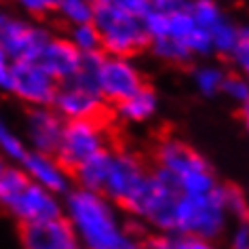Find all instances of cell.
I'll return each instance as SVG.
<instances>
[{
	"mask_svg": "<svg viewBox=\"0 0 249 249\" xmlns=\"http://www.w3.org/2000/svg\"><path fill=\"white\" fill-rule=\"evenodd\" d=\"M68 222L87 249H116L124 234L118 228L108 198L97 192L74 190L68 195Z\"/></svg>",
	"mask_w": 249,
	"mask_h": 249,
	"instance_id": "1",
	"label": "cell"
},
{
	"mask_svg": "<svg viewBox=\"0 0 249 249\" xmlns=\"http://www.w3.org/2000/svg\"><path fill=\"white\" fill-rule=\"evenodd\" d=\"M154 169L165 173L179 195H205L217 186L207 160L178 138L160 140L154 148Z\"/></svg>",
	"mask_w": 249,
	"mask_h": 249,
	"instance_id": "2",
	"label": "cell"
},
{
	"mask_svg": "<svg viewBox=\"0 0 249 249\" xmlns=\"http://www.w3.org/2000/svg\"><path fill=\"white\" fill-rule=\"evenodd\" d=\"M0 207L13 213L21 224L61 215L55 195L28 178L17 167H4L0 173Z\"/></svg>",
	"mask_w": 249,
	"mask_h": 249,
	"instance_id": "3",
	"label": "cell"
},
{
	"mask_svg": "<svg viewBox=\"0 0 249 249\" xmlns=\"http://www.w3.org/2000/svg\"><path fill=\"white\" fill-rule=\"evenodd\" d=\"M91 23L95 26L99 40H102V53L110 57L127 59L131 55L142 53L150 45L142 19L124 13L114 2L93 7Z\"/></svg>",
	"mask_w": 249,
	"mask_h": 249,
	"instance_id": "4",
	"label": "cell"
},
{
	"mask_svg": "<svg viewBox=\"0 0 249 249\" xmlns=\"http://www.w3.org/2000/svg\"><path fill=\"white\" fill-rule=\"evenodd\" d=\"M226 215L217 186L205 195H179L173 207V234L211 241L226 226Z\"/></svg>",
	"mask_w": 249,
	"mask_h": 249,
	"instance_id": "5",
	"label": "cell"
},
{
	"mask_svg": "<svg viewBox=\"0 0 249 249\" xmlns=\"http://www.w3.org/2000/svg\"><path fill=\"white\" fill-rule=\"evenodd\" d=\"M108 131L110 127H102L91 121H66L57 150L53 154L55 163L72 178L87 159L110 146Z\"/></svg>",
	"mask_w": 249,
	"mask_h": 249,
	"instance_id": "6",
	"label": "cell"
},
{
	"mask_svg": "<svg viewBox=\"0 0 249 249\" xmlns=\"http://www.w3.org/2000/svg\"><path fill=\"white\" fill-rule=\"evenodd\" d=\"M4 89L34 108H51L59 85L34 61H15L9 66Z\"/></svg>",
	"mask_w": 249,
	"mask_h": 249,
	"instance_id": "7",
	"label": "cell"
},
{
	"mask_svg": "<svg viewBox=\"0 0 249 249\" xmlns=\"http://www.w3.org/2000/svg\"><path fill=\"white\" fill-rule=\"evenodd\" d=\"M51 108L66 121H91L102 127H110L114 118V108L99 95L68 83L59 85Z\"/></svg>",
	"mask_w": 249,
	"mask_h": 249,
	"instance_id": "8",
	"label": "cell"
},
{
	"mask_svg": "<svg viewBox=\"0 0 249 249\" xmlns=\"http://www.w3.org/2000/svg\"><path fill=\"white\" fill-rule=\"evenodd\" d=\"M144 85L146 83L142 78L140 70L129 59L104 55L97 74V89H99V97L106 104L116 106L123 99L131 97Z\"/></svg>",
	"mask_w": 249,
	"mask_h": 249,
	"instance_id": "9",
	"label": "cell"
},
{
	"mask_svg": "<svg viewBox=\"0 0 249 249\" xmlns=\"http://www.w3.org/2000/svg\"><path fill=\"white\" fill-rule=\"evenodd\" d=\"M150 167L142 160L138 154L114 148V157H112V165L106 178L102 196L112 198L118 207L133 195V190L142 184V179L148 176Z\"/></svg>",
	"mask_w": 249,
	"mask_h": 249,
	"instance_id": "10",
	"label": "cell"
},
{
	"mask_svg": "<svg viewBox=\"0 0 249 249\" xmlns=\"http://www.w3.org/2000/svg\"><path fill=\"white\" fill-rule=\"evenodd\" d=\"M49 32L26 21L4 19L0 28V47L11 64L15 61H36L42 47L49 42Z\"/></svg>",
	"mask_w": 249,
	"mask_h": 249,
	"instance_id": "11",
	"label": "cell"
},
{
	"mask_svg": "<svg viewBox=\"0 0 249 249\" xmlns=\"http://www.w3.org/2000/svg\"><path fill=\"white\" fill-rule=\"evenodd\" d=\"M23 249H76L78 236L68 217L57 215L49 220L23 222L19 226Z\"/></svg>",
	"mask_w": 249,
	"mask_h": 249,
	"instance_id": "12",
	"label": "cell"
},
{
	"mask_svg": "<svg viewBox=\"0 0 249 249\" xmlns=\"http://www.w3.org/2000/svg\"><path fill=\"white\" fill-rule=\"evenodd\" d=\"M83 53L68 38H49L34 64H38L55 83L61 85L76 74Z\"/></svg>",
	"mask_w": 249,
	"mask_h": 249,
	"instance_id": "13",
	"label": "cell"
},
{
	"mask_svg": "<svg viewBox=\"0 0 249 249\" xmlns=\"http://www.w3.org/2000/svg\"><path fill=\"white\" fill-rule=\"evenodd\" d=\"M64 131V118L53 108H32L28 114V135L34 150L53 157Z\"/></svg>",
	"mask_w": 249,
	"mask_h": 249,
	"instance_id": "14",
	"label": "cell"
},
{
	"mask_svg": "<svg viewBox=\"0 0 249 249\" xmlns=\"http://www.w3.org/2000/svg\"><path fill=\"white\" fill-rule=\"evenodd\" d=\"M167 38L178 42L182 49H186L190 55H205L211 53L209 34L203 28H198L195 19L188 13V7L184 11L169 15V28H167Z\"/></svg>",
	"mask_w": 249,
	"mask_h": 249,
	"instance_id": "15",
	"label": "cell"
},
{
	"mask_svg": "<svg viewBox=\"0 0 249 249\" xmlns=\"http://www.w3.org/2000/svg\"><path fill=\"white\" fill-rule=\"evenodd\" d=\"M23 171L28 173V178L36 182L38 186H42L45 190H49L51 195H57V192H66L68 190V173L61 169V167L55 163L53 157L42 152H28L21 160Z\"/></svg>",
	"mask_w": 249,
	"mask_h": 249,
	"instance_id": "16",
	"label": "cell"
},
{
	"mask_svg": "<svg viewBox=\"0 0 249 249\" xmlns=\"http://www.w3.org/2000/svg\"><path fill=\"white\" fill-rule=\"evenodd\" d=\"M112 157H114V148L112 146L104 148V150H99L97 154H93L91 159H87L85 163L74 171L72 178L80 184L83 190L102 195L106 178H108V171H110V165H112Z\"/></svg>",
	"mask_w": 249,
	"mask_h": 249,
	"instance_id": "17",
	"label": "cell"
},
{
	"mask_svg": "<svg viewBox=\"0 0 249 249\" xmlns=\"http://www.w3.org/2000/svg\"><path fill=\"white\" fill-rule=\"evenodd\" d=\"M112 108H114V116H121L124 121H133V123L146 121L157 110V93H154L152 87L144 85L131 97L123 99V102H118Z\"/></svg>",
	"mask_w": 249,
	"mask_h": 249,
	"instance_id": "18",
	"label": "cell"
},
{
	"mask_svg": "<svg viewBox=\"0 0 249 249\" xmlns=\"http://www.w3.org/2000/svg\"><path fill=\"white\" fill-rule=\"evenodd\" d=\"M241 32H243V28L230 23L226 17H224V19L209 32L211 51H217V53H222V55H226V57H228L230 51L234 49V45L239 42Z\"/></svg>",
	"mask_w": 249,
	"mask_h": 249,
	"instance_id": "19",
	"label": "cell"
},
{
	"mask_svg": "<svg viewBox=\"0 0 249 249\" xmlns=\"http://www.w3.org/2000/svg\"><path fill=\"white\" fill-rule=\"evenodd\" d=\"M188 13L196 26L203 28L207 34L224 19L220 7L213 0H188Z\"/></svg>",
	"mask_w": 249,
	"mask_h": 249,
	"instance_id": "20",
	"label": "cell"
},
{
	"mask_svg": "<svg viewBox=\"0 0 249 249\" xmlns=\"http://www.w3.org/2000/svg\"><path fill=\"white\" fill-rule=\"evenodd\" d=\"M55 11L64 17L70 26H83V23L93 21V4L89 0H59Z\"/></svg>",
	"mask_w": 249,
	"mask_h": 249,
	"instance_id": "21",
	"label": "cell"
},
{
	"mask_svg": "<svg viewBox=\"0 0 249 249\" xmlns=\"http://www.w3.org/2000/svg\"><path fill=\"white\" fill-rule=\"evenodd\" d=\"M217 192H220V198H222V205H224V209H226V213H232L245 222L247 220V201H245V195H243V190L239 186L217 184Z\"/></svg>",
	"mask_w": 249,
	"mask_h": 249,
	"instance_id": "22",
	"label": "cell"
},
{
	"mask_svg": "<svg viewBox=\"0 0 249 249\" xmlns=\"http://www.w3.org/2000/svg\"><path fill=\"white\" fill-rule=\"evenodd\" d=\"M80 53H95L102 51V40L93 23H83V26L72 28V38H68Z\"/></svg>",
	"mask_w": 249,
	"mask_h": 249,
	"instance_id": "23",
	"label": "cell"
},
{
	"mask_svg": "<svg viewBox=\"0 0 249 249\" xmlns=\"http://www.w3.org/2000/svg\"><path fill=\"white\" fill-rule=\"evenodd\" d=\"M148 47H152V51L157 53V57L167 61V64H186V61H190V57H192L186 49H182L178 42H173L171 38L152 40Z\"/></svg>",
	"mask_w": 249,
	"mask_h": 249,
	"instance_id": "24",
	"label": "cell"
},
{
	"mask_svg": "<svg viewBox=\"0 0 249 249\" xmlns=\"http://www.w3.org/2000/svg\"><path fill=\"white\" fill-rule=\"evenodd\" d=\"M224 78H226V74H224L220 68H213V66L201 68L195 76L196 87L201 89L203 95H215V93H220L222 85H224Z\"/></svg>",
	"mask_w": 249,
	"mask_h": 249,
	"instance_id": "25",
	"label": "cell"
},
{
	"mask_svg": "<svg viewBox=\"0 0 249 249\" xmlns=\"http://www.w3.org/2000/svg\"><path fill=\"white\" fill-rule=\"evenodd\" d=\"M0 150H2L4 157L13 159L17 163H21L23 157L28 154L23 142L17 138V135L7 127V123H2V121H0Z\"/></svg>",
	"mask_w": 249,
	"mask_h": 249,
	"instance_id": "26",
	"label": "cell"
},
{
	"mask_svg": "<svg viewBox=\"0 0 249 249\" xmlns=\"http://www.w3.org/2000/svg\"><path fill=\"white\" fill-rule=\"evenodd\" d=\"M222 91L226 93V95H230L234 99V102H239L243 106V116L247 114V80L239 76V74H234V76H226L224 78V85H222Z\"/></svg>",
	"mask_w": 249,
	"mask_h": 249,
	"instance_id": "27",
	"label": "cell"
},
{
	"mask_svg": "<svg viewBox=\"0 0 249 249\" xmlns=\"http://www.w3.org/2000/svg\"><path fill=\"white\" fill-rule=\"evenodd\" d=\"M228 57L234 61L236 68H241L243 72H247V68H249V34H247V28H243L241 38L234 45L232 51H230Z\"/></svg>",
	"mask_w": 249,
	"mask_h": 249,
	"instance_id": "28",
	"label": "cell"
},
{
	"mask_svg": "<svg viewBox=\"0 0 249 249\" xmlns=\"http://www.w3.org/2000/svg\"><path fill=\"white\" fill-rule=\"evenodd\" d=\"M118 9H123L124 13L138 17L142 19L146 13H148V0H112Z\"/></svg>",
	"mask_w": 249,
	"mask_h": 249,
	"instance_id": "29",
	"label": "cell"
},
{
	"mask_svg": "<svg viewBox=\"0 0 249 249\" xmlns=\"http://www.w3.org/2000/svg\"><path fill=\"white\" fill-rule=\"evenodd\" d=\"M15 2L36 15H45L49 11H55V7H57V0H15Z\"/></svg>",
	"mask_w": 249,
	"mask_h": 249,
	"instance_id": "30",
	"label": "cell"
},
{
	"mask_svg": "<svg viewBox=\"0 0 249 249\" xmlns=\"http://www.w3.org/2000/svg\"><path fill=\"white\" fill-rule=\"evenodd\" d=\"M232 249H249V234H247L245 224H243V226L234 232V236H232Z\"/></svg>",
	"mask_w": 249,
	"mask_h": 249,
	"instance_id": "31",
	"label": "cell"
},
{
	"mask_svg": "<svg viewBox=\"0 0 249 249\" xmlns=\"http://www.w3.org/2000/svg\"><path fill=\"white\" fill-rule=\"evenodd\" d=\"M9 66H11V61L7 59V55H4L2 51V47H0V85H7V76H9Z\"/></svg>",
	"mask_w": 249,
	"mask_h": 249,
	"instance_id": "32",
	"label": "cell"
},
{
	"mask_svg": "<svg viewBox=\"0 0 249 249\" xmlns=\"http://www.w3.org/2000/svg\"><path fill=\"white\" fill-rule=\"evenodd\" d=\"M116 249H146V247H144V243H138V241H131V239H123V243Z\"/></svg>",
	"mask_w": 249,
	"mask_h": 249,
	"instance_id": "33",
	"label": "cell"
},
{
	"mask_svg": "<svg viewBox=\"0 0 249 249\" xmlns=\"http://www.w3.org/2000/svg\"><path fill=\"white\" fill-rule=\"evenodd\" d=\"M89 2L93 4V7H97V4H108V2H112V0H89Z\"/></svg>",
	"mask_w": 249,
	"mask_h": 249,
	"instance_id": "34",
	"label": "cell"
},
{
	"mask_svg": "<svg viewBox=\"0 0 249 249\" xmlns=\"http://www.w3.org/2000/svg\"><path fill=\"white\" fill-rule=\"evenodd\" d=\"M4 167H7V165H4V160H2V157H0V173H2V171H4Z\"/></svg>",
	"mask_w": 249,
	"mask_h": 249,
	"instance_id": "35",
	"label": "cell"
},
{
	"mask_svg": "<svg viewBox=\"0 0 249 249\" xmlns=\"http://www.w3.org/2000/svg\"><path fill=\"white\" fill-rule=\"evenodd\" d=\"M2 23H4V17H2V15H0V28H2Z\"/></svg>",
	"mask_w": 249,
	"mask_h": 249,
	"instance_id": "36",
	"label": "cell"
},
{
	"mask_svg": "<svg viewBox=\"0 0 249 249\" xmlns=\"http://www.w3.org/2000/svg\"><path fill=\"white\" fill-rule=\"evenodd\" d=\"M76 249H80V247H76Z\"/></svg>",
	"mask_w": 249,
	"mask_h": 249,
	"instance_id": "37",
	"label": "cell"
},
{
	"mask_svg": "<svg viewBox=\"0 0 249 249\" xmlns=\"http://www.w3.org/2000/svg\"><path fill=\"white\" fill-rule=\"evenodd\" d=\"M57 2H59V0H57Z\"/></svg>",
	"mask_w": 249,
	"mask_h": 249,
	"instance_id": "38",
	"label": "cell"
}]
</instances>
